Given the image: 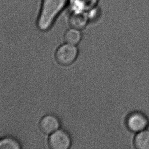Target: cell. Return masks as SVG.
Instances as JSON below:
<instances>
[{
    "instance_id": "obj_1",
    "label": "cell",
    "mask_w": 149,
    "mask_h": 149,
    "mask_svg": "<svg viewBox=\"0 0 149 149\" xmlns=\"http://www.w3.org/2000/svg\"><path fill=\"white\" fill-rule=\"evenodd\" d=\"M69 0H43L37 26L41 31H46L52 26L55 19L67 5Z\"/></svg>"
},
{
    "instance_id": "obj_2",
    "label": "cell",
    "mask_w": 149,
    "mask_h": 149,
    "mask_svg": "<svg viewBox=\"0 0 149 149\" xmlns=\"http://www.w3.org/2000/svg\"><path fill=\"white\" fill-rule=\"evenodd\" d=\"M78 49L76 45L65 43L58 47L55 53V58L57 63L63 66H69L76 60Z\"/></svg>"
},
{
    "instance_id": "obj_3",
    "label": "cell",
    "mask_w": 149,
    "mask_h": 149,
    "mask_svg": "<svg viewBox=\"0 0 149 149\" xmlns=\"http://www.w3.org/2000/svg\"><path fill=\"white\" fill-rule=\"evenodd\" d=\"M126 124L129 130L137 133L147 129L149 121L144 113L135 111L128 115L126 121Z\"/></svg>"
},
{
    "instance_id": "obj_4",
    "label": "cell",
    "mask_w": 149,
    "mask_h": 149,
    "mask_svg": "<svg viewBox=\"0 0 149 149\" xmlns=\"http://www.w3.org/2000/svg\"><path fill=\"white\" fill-rule=\"evenodd\" d=\"M72 143L71 136L67 131L59 129L51 134L48 137V145L52 149H67Z\"/></svg>"
},
{
    "instance_id": "obj_5",
    "label": "cell",
    "mask_w": 149,
    "mask_h": 149,
    "mask_svg": "<svg viewBox=\"0 0 149 149\" xmlns=\"http://www.w3.org/2000/svg\"><path fill=\"white\" fill-rule=\"evenodd\" d=\"M60 123L58 118L53 115H47L41 119L39 128L42 133L50 134L59 129Z\"/></svg>"
},
{
    "instance_id": "obj_6",
    "label": "cell",
    "mask_w": 149,
    "mask_h": 149,
    "mask_svg": "<svg viewBox=\"0 0 149 149\" xmlns=\"http://www.w3.org/2000/svg\"><path fill=\"white\" fill-rule=\"evenodd\" d=\"M89 21L88 12H72L69 17V24L72 28L82 30Z\"/></svg>"
},
{
    "instance_id": "obj_7",
    "label": "cell",
    "mask_w": 149,
    "mask_h": 149,
    "mask_svg": "<svg viewBox=\"0 0 149 149\" xmlns=\"http://www.w3.org/2000/svg\"><path fill=\"white\" fill-rule=\"evenodd\" d=\"M99 0H72L71 4L72 12H88L96 8Z\"/></svg>"
},
{
    "instance_id": "obj_8",
    "label": "cell",
    "mask_w": 149,
    "mask_h": 149,
    "mask_svg": "<svg viewBox=\"0 0 149 149\" xmlns=\"http://www.w3.org/2000/svg\"><path fill=\"white\" fill-rule=\"evenodd\" d=\"M137 149H149V130L146 129L136 133L133 141Z\"/></svg>"
},
{
    "instance_id": "obj_9",
    "label": "cell",
    "mask_w": 149,
    "mask_h": 149,
    "mask_svg": "<svg viewBox=\"0 0 149 149\" xmlns=\"http://www.w3.org/2000/svg\"><path fill=\"white\" fill-rule=\"evenodd\" d=\"M82 34L80 31L71 28L67 31L64 35V40L67 43L76 45L80 42Z\"/></svg>"
},
{
    "instance_id": "obj_10",
    "label": "cell",
    "mask_w": 149,
    "mask_h": 149,
    "mask_svg": "<svg viewBox=\"0 0 149 149\" xmlns=\"http://www.w3.org/2000/svg\"><path fill=\"white\" fill-rule=\"evenodd\" d=\"M20 144L12 138H4L0 140V149H19Z\"/></svg>"
}]
</instances>
